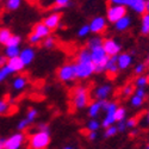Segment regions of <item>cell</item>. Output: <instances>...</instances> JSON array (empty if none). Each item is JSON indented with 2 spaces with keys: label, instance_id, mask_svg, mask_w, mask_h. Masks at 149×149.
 Instances as JSON below:
<instances>
[{
  "label": "cell",
  "instance_id": "obj_24",
  "mask_svg": "<svg viewBox=\"0 0 149 149\" xmlns=\"http://www.w3.org/2000/svg\"><path fill=\"white\" fill-rule=\"evenodd\" d=\"M11 36H12V33H11V31L8 29L1 28V29H0V43L5 44L8 41V38H10Z\"/></svg>",
  "mask_w": 149,
  "mask_h": 149
},
{
  "label": "cell",
  "instance_id": "obj_23",
  "mask_svg": "<svg viewBox=\"0 0 149 149\" xmlns=\"http://www.w3.org/2000/svg\"><path fill=\"white\" fill-rule=\"evenodd\" d=\"M12 73H13V70H12V69L7 66V63L0 67V82L4 81V80L10 75V74H12Z\"/></svg>",
  "mask_w": 149,
  "mask_h": 149
},
{
  "label": "cell",
  "instance_id": "obj_6",
  "mask_svg": "<svg viewBox=\"0 0 149 149\" xmlns=\"http://www.w3.org/2000/svg\"><path fill=\"white\" fill-rule=\"evenodd\" d=\"M103 109L106 111V116L103 120V127L107 128L109 125H112V124L116 122V117H115V112L117 109V104L116 103H107L105 102Z\"/></svg>",
  "mask_w": 149,
  "mask_h": 149
},
{
  "label": "cell",
  "instance_id": "obj_33",
  "mask_svg": "<svg viewBox=\"0 0 149 149\" xmlns=\"http://www.w3.org/2000/svg\"><path fill=\"white\" fill-rule=\"evenodd\" d=\"M90 31H91L90 25H84V26L78 31V35H79L80 37H86V36L90 33Z\"/></svg>",
  "mask_w": 149,
  "mask_h": 149
},
{
  "label": "cell",
  "instance_id": "obj_30",
  "mask_svg": "<svg viewBox=\"0 0 149 149\" xmlns=\"http://www.w3.org/2000/svg\"><path fill=\"white\" fill-rule=\"evenodd\" d=\"M117 127H113V125H109L106 128V131H105V137H111V136H115L117 134Z\"/></svg>",
  "mask_w": 149,
  "mask_h": 149
},
{
  "label": "cell",
  "instance_id": "obj_39",
  "mask_svg": "<svg viewBox=\"0 0 149 149\" xmlns=\"http://www.w3.org/2000/svg\"><path fill=\"white\" fill-rule=\"evenodd\" d=\"M147 84H148V78L146 77H139L137 80H136V85L139 87H144V86H147Z\"/></svg>",
  "mask_w": 149,
  "mask_h": 149
},
{
  "label": "cell",
  "instance_id": "obj_22",
  "mask_svg": "<svg viewBox=\"0 0 149 149\" xmlns=\"http://www.w3.org/2000/svg\"><path fill=\"white\" fill-rule=\"evenodd\" d=\"M25 85H26V79L23 78V77H18L13 80V88L17 90V91L23 90L24 87H25Z\"/></svg>",
  "mask_w": 149,
  "mask_h": 149
},
{
  "label": "cell",
  "instance_id": "obj_19",
  "mask_svg": "<svg viewBox=\"0 0 149 149\" xmlns=\"http://www.w3.org/2000/svg\"><path fill=\"white\" fill-rule=\"evenodd\" d=\"M130 23H131L130 18L127 17V16H124V17H122L120 19H118L117 22H115V26H116L117 30L124 31V30H127V29L130 26Z\"/></svg>",
  "mask_w": 149,
  "mask_h": 149
},
{
  "label": "cell",
  "instance_id": "obj_47",
  "mask_svg": "<svg viewBox=\"0 0 149 149\" xmlns=\"http://www.w3.org/2000/svg\"><path fill=\"white\" fill-rule=\"evenodd\" d=\"M6 63H7V60H6V57H4V56H0V67L4 66V65H6Z\"/></svg>",
  "mask_w": 149,
  "mask_h": 149
},
{
  "label": "cell",
  "instance_id": "obj_40",
  "mask_svg": "<svg viewBox=\"0 0 149 149\" xmlns=\"http://www.w3.org/2000/svg\"><path fill=\"white\" fill-rule=\"evenodd\" d=\"M42 38L40 36H37L36 33H31L30 36H29V41H30V43H32V44H37V43H40V41H41Z\"/></svg>",
  "mask_w": 149,
  "mask_h": 149
},
{
  "label": "cell",
  "instance_id": "obj_31",
  "mask_svg": "<svg viewBox=\"0 0 149 149\" xmlns=\"http://www.w3.org/2000/svg\"><path fill=\"white\" fill-rule=\"evenodd\" d=\"M87 129L90 131H97L99 129V122L95 120V119H92L87 123Z\"/></svg>",
  "mask_w": 149,
  "mask_h": 149
},
{
  "label": "cell",
  "instance_id": "obj_26",
  "mask_svg": "<svg viewBox=\"0 0 149 149\" xmlns=\"http://www.w3.org/2000/svg\"><path fill=\"white\" fill-rule=\"evenodd\" d=\"M22 0H6V7L10 11H15L20 6Z\"/></svg>",
  "mask_w": 149,
  "mask_h": 149
},
{
  "label": "cell",
  "instance_id": "obj_34",
  "mask_svg": "<svg viewBox=\"0 0 149 149\" xmlns=\"http://www.w3.org/2000/svg\"><path fill=\"white\" fill-rule=\"evenodd\" d=\"M37 110H35V109H30L29 111H28V115H26V118L32 123L33 120H35V118L37 117Z\"/></svg>",
  "mask_w": 149,
  "mask_h": 149
},
{
  "label": "cell",
  "instance_id": "obj_14",
  "mask_svg": "<svg viewBox=\"0 0 149 149\" xmlns=\"http://www.w3.org/2000/svg\"><path fill=\"white\" fill-rule=\"evenodd\" d=\"M60 19H61V15L60 13H52L50 16H48L45 19H44V24L50 29V30H54L60 24Z\"/></svg>",
  "mask_w": 149,
  "mask_h": 149
},
{
  "label": "cell",
  "instance_id": "obj_52",
  "mask_svg": "<svg viewBox=\"0 0 149 149\" xmlns=\"http://www.w3.org/2000/svg\"><path fill=\"white\" fill-rule=\"evenodd\" d=\"M146 123H147V124H149V111L146 113Z\"/></svg>",
  "mask_w": 149,
  "mask_h": 149
},
{
  "label": "cell",
  "instance_id": "obj_36",
  "mask_svg": "<svg viewBox=\"0 0 149 149\" xmlns=\"http://www.w3.org/2000/svg\"><path fill=\"white\" fill-rule=\"evenodd\" d=\"M30 124H31V122L28 119V118H24V119H22L20 122H19V124H18V130H24V129H25L28 125H30Z\"/></svg>",
  "mask_w": 149,
  "mask_h": 149
},
{
  "label": "cell",
  "instance_id": "obj_49",
  "mask_svg": "<svg viewBox=\"0 0 149 149\" xmlns=\"http://www.w3.org/2000/svg\"><path fill=\"white\" fill-rule=\"evenodd\" d=\"M40 130H48V125H45V124H40Z\"/></svg>",
  "mask_w": 149,
  "mask_h": 149
},
{
  "label": "cell",
  "instance_id": "obj_48",
  "mask_svg": "<svg viewBox=\"0 0 149 149\" xmlns=\"http://www.w3.org/2000/svg\"><path fill=\"white\" fill-rule=\"evenodd\" d=\"M110 1L116 5H123V0H110Z\"/></svg>",
  "mask_w": 149,
  "mask_h": 149
},
{
  "label": "cell",
  "instance_id": "obj_8",
  "mask_svg": "<svg viewBox=\"0 0 149 149\" xmlns=\"http://www.w3.org/2000/svg\"><path fill=\"white\" fill-rule=\"evenodd\" d=\"M24 140H25V137H24L23 134H15L13 136H11L10 139L5 141L4 148L5 149H18L22 147Z\"/></svg>",
  "mask_w": 149,
  "mask_h": 149
},
{
  "label": "cell",
  "instance_id": "obj_32",
  "mask_svg": "<svg viewBox=\"0 0 149 149\" xmlns=\"http://www.w3.org/2000/svg\"><path fill=\"white\" fill-rule=\"evenodd\" d=\"M43 45H44V48H48V49L53 48V47L55 45V41H54V38H53V37L47 36V38L43 41Z\"/></svg>",
  "mask_w": 149,
  "mask_h": 149
},
{
  "label": "cell",
  "instance_id": "obj_1",
  "mask_svg": "<svg viewBox=\"0 0 149 149\" xmlns=\"http://www.w3.org/2000/svg\"><path fill=\"white\" fill-rule=\"evenodd\" d=\"M88 49L91 52V58H92L93 66H94V72L99 73V72L105 70L106 62H107L110 56H107V54L105 53L103 44L95 45V47H92V48H88Z\"/></svg>",
  "mask_w": 149,
  "mask_h": 149
},
{
  "label": "cell",
  "instance_id": "obj_53",
  "mask_svg": "<svg viewBox=\"0 0 149 149\" xmlns=\"http://www.w3.org/2000/svg\"><path fill=\"white\" fill-rule=\"evenodd\" d=\"M136 134H137V130H132V131H131V135H132V136H135Z\"/></svg>",
  "mask_w": 149,
  "mask_h": 149
},
{
  "label": "cell",
  "instance_id": "obj_45",
  "mask_svg": "<svg viewBox=\"0 0 149 149\" xmlns=\"http://www.w3.org/2000/svg\"><path fill=\"white\" fill-rule=\"evenodd\" d=\"M143 70H144V65H143V63L136 66V68H135V73H136V74H141Z\"/></svg>",
  "mask_w": 149,
  "mask_h": 149
},
{
  "label": "cell",
  "instance_id": "obj_44",
  "mask_svg": "<svg viewBox=\"0 0 149 149\" xmlns=\"http://www.w3.org/2000/svg\"><path fill=\"white\" fill-rule=\"evenodd\" d=\"M135 94H136V95H140V97H142V98H144V97H146L144 88H143V87H139L137 90L135 91Z\"/></svg>",
  "mask_w": 149,
  "mask_h": 149
},
{
  "label": "cell",
  "instance_id": "obj_42",
  "mask_svg": "<svg viewBox=\"0 0 149 149\" xmlns=\"http://www.w3.org/2000/svg\"><path fill=\"white\" fill-rule=\"evenodd\" d=\"M56 7H66L70 4V0H55Z\"/></svg>",
  "mask_w": 149,
  "mask_h": 149
},
{
  "label": "cell",
  "instance_id": "obj_10",
  "mask_svg": "<svg viewBox=\"0 0 149 149\" xmlns=\"http://www.w3.org/2000/svg\"><path fill=\"white\" fill-rule=\"evenodd\" d=\"M124 6L131 7L137 13H144L146 12V0H123Z\"/></svg>",
  "mask_w": 149,
  "mask_h": 149
},
{
  "label": "cell",
  "instance_id": "obj_18",
  "mask_svg": "<svg viewBox=\"0 0 149 149\" xmlns=\"http://www.w3.org/2000/svg\"><path fill=\"white\" fill-rule=\"evenodd\" d=\"M104 104H105V99H98L97 102H94V103L90 106V109H88V115H90V117H95V116L99 113V111L103 109Z\"/></svg>",
  "mask_w": 149,
  "mask_h": 149
},
{
  "label": "cell",
  "instance_id": "obj_27",
  "mask_svg": "<svg viewBox=\"0 0 149 149\" xmlns=\"http://www.w3.org/2000/svg\"><path fill=\"white\" fill-rule=\"evenodd\" d=\"M19 43H20V37L12 35L8 38V41L5 43V45L6 47H16V45H19Z\"/></svg>",
  "mask_w": 149,
  "mask_h": 149
},
{
  "label": "cell",
  "instance_id": "obj_56",
  "mask_svg": "<svg viewBox=\"0 0 149 149\" xmlns=\"http://www.w3.org/2000/svg\"><path fill=\"white\" fill-rule=\"evenodd\" d=\"M148 142H149V141H148ZM147 148H148V149H149V144H148V146H147Z\"/></svg>",
  "mask_w": 149,
  "mask_h": 149
},
{
  "label": "cell",
  "instance_id": "obj_46",
  "mask_svg": "<svg viewBox=\"0 0 149 149\" xmlns=\"http://www.w3.org/2000/svg\"><path fill=\"white\" fill-rule=\"evenodd\" d=\"M88 139H90L91 141H94V140L97 139V132H95V131H90V134H88Z\"/></svg>",
  "mask_w": 149,
  "mask_h": 149
},
{
  "label": "cell",
  "instance_id": "obj_13",
  "mask_svg": "<svg viewBox=\"0 0 149 149\" xmlns=\"http://www.w3.org/2000/svg\"><path fill=\"white\" fill-rule=\"evenodd\" d=\"M131 63H132V57H131L130 54L124 53V54H120V55L117 56V65H118V68L125 69V68H128Z\"/></svg>",
  "mask_w": 149,
  "mask_h": 149
},
{
  "label": "cell",
  "instance_id": "obj_15",
  "mask_svg": "<svg viewBox=\"0 0 149 149\" xmlns=\"http://www.w3.org/2000/svg\"><path fill=\"white\" fill-rule=\"evenodd\" d=\"M7 66L15 72H19L22 70L24 67H25V65L23 63V61L20 60L19 56H15V57H10L8 61H7Z\"/></svg>",
  "mask_w": 149,
  "mask_h": 149
},
{
  "label": "cell",
  "instance_id": "obj_2",
  "mask_svg": "<svg viewBox=\"0 0 149 149\" xmlns=\"http://www.w3.org/2000/svg\"><path fill=\"white\" fill-rule=\"evenodd\" d=\"M50 143V135L49 130H38L29 137V147L33 149L47 148Z\"/></svg>",
  "mask_w": 149,
  "mask_h": 149
},
{
  "label": "cell",
  "instance_id": "obj_20",
  "mask_svg": "<svg viewBox=\"0 0 149 149\" xmlns=\"http://www.w3.org/2000/svg\"><path fill=\"white\" fill-rule=\"evenodd\" d=\"M111 92V86L110 85H103L100 87H98L95 91V97L98 99H106Z\"/></svg>",
  "mask_w": 149,
  "mask_h": 149
},
{
  "label": "cell",
  "instance_id": "obj_29",
  "mask_svg": "<svg viewBox=\"0 0 149 149\" xmlns=\"http://www.w3.org/2000/svg\"><path fill=\"white\" fill-rule=\"evenodd\" d=\"M143 100H144V98L135 94V95L131 98V105H132V106H141V105L143 104Z\"/></svg>",
  "mask_w": 149,
  "mask_h": 149
},
{
  "label": "cell",
  "instance_id": "obj_4",
  "mask_svg": "<svg viewBox=\"0 0 149 149\" xmlns=\"http://www.w3.org/2000/svg\"><path fill=\"white\" fill-rule=\"evenodd\" d=\"M90 102V97H88V91L84 88V87H79L74 91L73 93V103L74 106L77 109H82Z\"/></svg>",
  "mask_w": 149,
  "mask_h": 149
},
{
  "label": "cell",
  "instance_id": "obj_25",
  "mask_svg": "<svg viewBox=\"0 0 149 149\" xmlns=\"http://www.w3.org/2000/svg\"><path fill=\"white\" fill-rule=\"evenodd\" d=\"M19 53H20V50H19L18 45H16V47H7L6 50H5V54H6V56L8 58L10 57H15V56H19Z\"/></svg>",
  "mask_w": 149,
  "mask_h": 149
},
{
  "label": "cell",
  "instance_id": "obj_28",
  "mask_svg": "<svg viewBox=\"0 0 149 149\" xmlns=\"http://www.w3.org/2000/svg\"><path fill=\"white\" fill-rule=\"evenodd\" d=\"M125 109L124 107H118L117 106V109H116V112H115V117H116V122H118V120H122V119H124L125 118Z\"/></svg>",
  "mask_w": 149,
  "mask_h": 149
},
{
  "label": "cell",
  "instance_id": "obj_38",
  "mask_svg": "<svg viewBox=\"0 0 149 149\" xmlns=\"http://www.w3.org/2000/svg\"><path fill=\"white\" fill-rule=\"evenodd\" d=\"M8 103L5 102V100H0V115H3V113H6L7 111H8Z\"/></svg>",
  "mask_w": 149,
  "mask_h": 149
},
{
  "label": "cell",
  "instance_id": "obj_3",
  "mask_svg": "<svg viewBox=\"0 0 149 149\" xmlns=\"http://www.w3.org/2000/svg\"><path fill=\"white\" fill-rule=\"evenodd\" d=\"M94 73V66L92 61H77L75 74L79 79H86Z\"/></svg>",
  "mask_w": 149,
  "mask_h": 149
},
{
  "label": "cell",
  "instance_id": "obj_12",
  "mask_svg": "<svg viewBox=\"0 0 149 149\" xmlns=\"http://www.w3.org/2000/svg\"><path fill=\"white\" fill-rule=\"evenodd\" d=\"M105 70H107V74L111 75V78H113L117 72H118V65H117V55L116 56H110L106 66H105Z\"/></svg>",
  "mask_w": 149,
  "mask_h": 149
},
{
  "label": "cell",
  "instance_id": "obj_16",
  "mask_svg": "<svg viewBox=\"0 0 149 149\" xmlns=\"http://www.w3.org/2000/svg\"><path fill=\"white\" fill-rule=\"evenodd\" d=\"M19 57H20V60L23 61V63L24 65H30L31 62H32V60H33V57H35V52H33V49H31V48H25L23 52H20L19 53Z\"/></svg>",
  "mask_w": 149,
  "mask_h": 149
},
{
  "label": "cell",
  "instance_id": "obj_5",
  "mask_svg": "<svg viewBox=\"0 0 149 149\" xmlns=\"http://www.w3.org/2000/svg\"><path fill=\"white\" fill-rule=\"evenodd\" d=\"M127 13V8L124 5H116L113 4L112 6H110L107 10V19L111 23H115L122 17H124Z\"/></svg>",
  "mask_w": 149,
  "mask_h": 149
},
{
  "label": "cell",
  "instance_id": "obj_9",
  "mask_svg": "<svg viewBox=\"0 0 149 149\" xmlns=\"http://www.w3.org/2000/svg\"><path fill=\"white\" fill-rule=\"evenodd\" d=\"M103 48L107 56H116L120 52V45L113 40H105L103 42Z\"/></svg>",
  "mask_w": 149,
  "mask_h": 149
},
{
  "label": "cell",
  "instance_id": "obj_37",
  "mask_svg": "<svg viewBox=\"0 0 149 149\" xmlns=\"http://www.w3.org/2000/svg\"><path fill=\"white\" fill-rule=\"evenodd\" d=\"M134 92H135L134 86L132 85H127L125 87H124V90H123V95L124 97H128V95H131Z\"/></svg>",
  "mask_w": 149,
  "mask_h": 149
},
{
  "label": "cell",
  "instance_id": "obj_55",
  "mask_svg": "<svg viewBox=\"0 0 149 149\" xmlns=\"http://www.w3.org/2000/svg\"><path fill=\"white\" fill-rule=\"evenodd\" d=\"M29 1H36V0H29Z\"/></svg>",
  "mask_w": 149,
  "mask_h": 149
},
{
  "label": "cell",
  "instance_id": "obj_50",
  "mask_svg": "<svg viewBox=\"0 0 149 149\" xmlns=\"http://www.w3.org/2000/svg\"><path fill=\"white\" fill-rule=\"evenodd\" d=\"M5 141H6V140H5V139H3V137H1V139H0V149H3V148H4Z\"/></svg>",
  "mask_w": 149,
  "mask_h": 149
},
{
  "label": "cell",
  "instance_id": "obj_54",
  "mask_svg": "<svg viewBox=\"0 0 149 149\" xmlns=\"http://www.w3.org/2000/svg\"><path fill=\"white\" fill-rule=\"evenodd\" d=\"M147 78H148V81H149V73H148V77Z\"/></svg>",
  "mask_w": 149,
  "mask_h": 149
},
{
  "label": "cell",
  "instance_id": "obj_11",
  "mask_svg": "<svg viewBox=\"0 0 149 149\" xmlns=\"http://www.w3.org/2000/svg\"><path fill=\"white\" fill-rule=\"evenodd\" d=\"M90 29L94 33H102L106 29V22L103 17H95L91 24H90Z\"/></svg>",
  "mask_w": 149,
  "mask_h": 149
},
{
  "label": "cell",
  "instance_id": "obj_35",
  "mask_svg": "<svg viewBox=\"0 0 149 149\" xmlns=\"http://www.w3.org/2000/svg\"><path fill=\"white\" fill-rule=\"evenodd\" d=\"M103 44V41L100 37H94V38H92L90 42H88V48H92V47H95V45H100Z\"/></svg>",
  "mask_w": 149,
  "mask_h": 149
},
{
  "label": "cell",
  "instance_id": "obj_43",
  "mask_svg": "<svg viewBox=\"0 0 149 149\" xmlns=\"http://www.w3.org/2000/svg\"><path fill=\"white\" fill-rule=\"evenodd\" d=\"M137 124V119L136 118H130L127 120V128H134Z\"/></svg>",
  "mask_w": 149,
  "mask_h": 149
},
{
  "label": "cell",
  "instance_id": "obj_21",
  "mask_svg": "<svg viewBox=\"0 0 149 149\" xmlns=\"http://www.w3.org/2000/svg\"><path fill=\"white\" fill-rule=\"evenodd\" d=\"M141 32L143 35H148L149 33V12H147V13L143 15V17H142Z\"/></svg>",
  "mask_w": 149,
  "mask_h": 149
},
{
  "label": "cell",
  "instance_id": "obj_41",
  "mask_svg": "<svg viewBox=\"0 0 149 149\" xmlns=\"http://www.w3.org/2000/svg\"><path fill=\"white\" fill-rule=\"evenodd\" d=\"M127 129V120L125 119H122V120H118V127H117V130L123 132V131H125Z\"/></svg>",
  "mask_w": 149,
  "mask_h": 149
},
{
  "label": "cell",
  "instance_id": "obj_7",
  "mask_svg": "<svg viewBox=\"0 0 149 149\" xmlns=\"http://www.w3.org/2000/svg\"><path fill=\"white\" fill-rule=\"evenodd\" d=\"M57 77L61 81H70L77 78L75 74V65H66L61 67L57 72Z\"/></svg>",
  "mask_w": 149,
  "mask_h": 149
},
{
  "label": "cell",
  "instance_id": "obj_51",
  "mask_svg": "<svg viewBox=\"0 0 149 149\" xmlns=\"http://www.w3.org/2000/svg\"><path fill=\"white\" fill-rule=\"evenodd\" d=\"M146 12H149V0L146 1Z\"/></svg>",
  "mask_w": 149,
  "mask_h": 149
},
{
  "label": "cell",
  "instance_id": "obj_17",
  "mask_svg": "<svg viewBox=\"0 0 149 149\" xmlns=\"http://www.w3.org/2000/svg\"><path fill=\"white\" fill-rule=\"evenodd\" d=\"M32 32L36 33L37 36H40L41 38H45V37L49 36V33H50V29H49L44 23H38L33 26Z\"/></svg>",
  "mask_w": 149,
  "mask_h": 149
}]
</instances>
